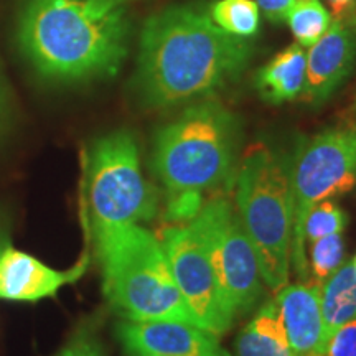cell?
Segmentation results:
<instances>
[{
  "instance_id": "ac0fdd59",
  "label": "cell",
  "mask_w": 356,
  "mask_h": 356,
  "mask_svg": "<svg viewBox=\"0 0 356 356\" xmlns=\"http://www.w3.org/2000/svg\"><path fill=\"white\" fill-rule=\"evenodd\" d=\"M208 10L213 22L234 37L251 38L259 30L261 10L254 0H216Z\"/></svg>"
},
{
  "instance_id": "ffe728a7",
  "label": "cell",
  "mask_w": 356,
  "mask_h": 356,
  "mask_svg": "<svg viewBox=\"0 0 356 356\" xmlns=\"http://www.w3.org/2000/svg\"><path fill=\"white\" fill-rule=\"evenodd\" d=\"M348 225V216L333 200H323L312 207L304 222L305 244H312L325 236L343 233Z\"/></svg>"
},
{
  "instance_id": "d6986e66",
  "label": "cell",
  "mask_w": 356,
  "mask_h": 356,
  "mask_svg": "<svg viewBox=\"0 0 356 356\" xmlns=\"http://www.w3.org/2000/svg\"><path fill=\"white\" fill-rule=\"evenodd\" d=\"M309 273L317 286L327 280L345 262V241L341 233L325 236L310 244Z\"/></svg>"
},
{
  "instance_id": "4316f807",
  "label": "cell",
  "mask_w": 356,
  "mask_h": 356,
  "mask_svg": "<svg viewBox=\"0 0 356 356\" xmlns=\"http://www.w3.org/2000/svg\"><path fill=\"white\" fill-rule=\"evenodd\" d=\"M7 244V231H6V226H3L2 220H0V249Z\"/></svg>"
},
{
  "instance_id": "9a60e30c",
  "label": "cell",
  "mask_w": 356,
  "mask_h": 356,
  "mask_svg": "<svg viewBox=\"0 0 356 356\" xmlns=\"http://www.w3.org/2000/svg\"><path fill=\"white\" fill-rule=\"evenodd\" d=\"M236 356H293L274 299L262 304L234 341Z\"/></svg>"
},
{
  "instance_id": "ba28073f",
  "label": "cell",
  "mask_w": 356,
  "mask_h": 356,
  "mask_svg": "<svg viewBox=\"0 0 356 356\" xmlns=\"http://www.w3.org/2000/svg\"><path fill=\"white\" fill-rule=\"evenodd\" d=\"M191 222L207 249L226 309L234 318L251 312L262 297L264 280L233 200L211 195Z\"/></svg>"
},
{
  "instance_id": "4fadbf2b",
  "label": "cell",
  "mask_w": 356,
  "mask_h": 356,
  "mask_svg": "<svg viewBox=\"0 0 356 356\" xmlns=\"http://www.w3.org/2000/svg\"><path fill=\"white\" fill-rule=\"evenodd\" d=\"M274 300L293 356L325 350L327 337L320 309V286L307 280L287 284L275 292Z\"/></svg>"
},
{
  "instance_id": "30bf717a",
  "label": "cell",
  "mask_w": 356,
  "mask_h": 356,
  "mask_svg": "<svg viewBox=\"0 0 356 356\" xmlns=\"http://www.w3.org/2000/svg\"><path fill=\"white\" fill-rule=\"evenodd\" d=\"M91 254L86 249L76 264L60 270L7 243L0 249V299L10 302L50 299L63 287L78 282L86 274Z\"/></svg>"
},
{
  "instance_id": "7c38bea8",
  "label": "cell",
  "mask_w": 356,
  "mask_h": 356,
  "mask_svg": "<svg viewBox=\"0 0 356 356\" xmlns=\"http://www.w3.org/2000/svg\"><path fill=\"white\" fill-rule=\"evenodd\" d=\"M356 65V32L345 20L332 22L330 29L307 50L305 86L300 97L320 106L338 91Z\"/></svg>"
},
{
  "instance_id": "83f0119b",
  "label": "cell",
  "mask_w": 356,
  "mask_h": 356,
  "mask_svg": "<svg viewBox=\"0 0 356 356\" xmlns=\"http://www.w3.org/2000/svg\"><path fill=\"white\" fill-rule=\"evenodd\" d=\"M300 356H327V355H325V350H317V351H310V353H305Z\"/></svg>"
},
{
  "instance_id": "5bb4252c",
  "label": "cell",
  "mask_w": 356,
  "mask_h": 356,
  "mask_svg": "<svg viewBox=\"0 0 356 356\" xmlns=\"http://www.w3.org/2000/svg\"><path fill=\"white\" fill-rule=\"evenodd\" d=\"M305 73L307 51L299 43H293L257 70L254 86L262 99L279 106L302 96Z\"/></svg>"
},
{
  "instance_id": "2e32d148",
  "label": "cell",
  "mask_w": 356,
  "mask_h": 356,
  "mask_svg": "<svg viewBox=\"0 0 356 356\" xmlns=\"http://www.w3.org/2000/svg\"><path fill=\"white\" fill-rule=\"evenodd\" d=\"M320 309L327 338L356 318V270L351 261H345L320 286Z\"/></svg>"
},
{
  "instance_id": "d4e9b609",
  "label": "cell",
  "mask_w": 356,
  "mask_h": 356,
  "mask_svg": "<svg viewBox=\"0 0 356 356\" xmlns=\"http://www.w3.org/2000/svg\"><path fill=\"white\" fill-rule=\"evenodd\" d=\"M8 113V91L6 86V81H3L2 74H0V126L6 121Z\"/></svg>"
},
{
  "instance_id": "f1b7e54d",
  "label": "cell",
  "mask_w": 356,
  "mask_h": 356,
  "mask_svg": "<svg viewBox=\"0 0 356 356\" xmlns=\"http://www.w3.org/2000/svg\"><path fill=\"white\" fill-rule=\"evenodd\" d=\"M351 264H353V267H355V270H356V256L353 257V259H351Z\"/></svg>"
},
{
  "instance_id": "cb8c5ba5",
  "label": "cell",
  "mask_w": 356,
  "mask_h": 356,
  "mask_svg": "<svg viewBox=\"0 0 356 356\" xmlns=\"http://www.w3.org/2000/svg\"><path fill=\"white\" fill-rule=\"evenodd\" d=\"M328 6L332 8V13L335 15V20H345L351 15L355 8V0H328Z\"/></svg>"
},
{
  "instance_id": "9c48e42d",
  "label": "cell",
  "mask_w": 356,
  "mask_h": 356,
  "mask_svg": "<svg viewBox=\"0 0 356 356\" xmlns=\"http://www.w3.org/2000/svg\"><path fill=\"white\" fill-rule=\"evenodd\" d=\"M163 251L181 297L198 327L221 337L234 323L222 302L218 280L193 222L170 225L160 236Z\"/></svg>"
},
{
  "instance_id": "e0dca14e",
  "label": "cell",
  "mask_w": 356,
  "mask_h": 356,
  "mask_svg": "<svg viewBox=\"0 0 356 356\" xmlns=\"http://www.w3.org/2000/svg\"><path fill=\"white\" fill-rule=\"evenodd\" d=\"M286 22L297 43L309 48L327 33L332 17L320 0H296Z\"/></svg>"
},
{
  "instance_id": "5b68a950",
  "label": "cell",
  "mask_w": 356,
  "mask_h": 356,
  "mask_svg": "<svg viewBox=\"0 0 356 356\" xmlns=\"http://www.w3.org/2000/svg\"><path fill=\"white\" fill-rule=\"evenodd\" d=\"M234 208L274 293L291 280V160L267 145L248 150L234 173Z\"/></svg>"
},
{
  "instance_id": "484cf974",
  "label": "cell",
  "mask_w": 356,
  "mask_h": 356,
  "mask_svg": "<svg viewBox=\"0 0 356 356\" xmlns=\"http://www.w3.org/2000/svg\"><path fill=\"white\" fill-rule=\"evenodd\" d=\"M97 2L106 3V6H113V7H124L127 2H132V0H97Z\"/></svg>"
},
{
  "instance_id": "603a6c76",
  "label": "cell",
  "mask_w": 356,
  "mask_h": 356,
  "mask_svg": "<svg viewBox=\"0 0 356 356\" xmlns=\"http://www.w3.org/2000/svg\"><path fill=\"white\" fill-rule=\"evenodd\" d=\"M259 10L270 22H286V17L291 10L296 0H254Z\"/></svg>"
},
{
  "instance_id": "7a4b0ae2",
  "label": "cell",
  "mask_w": 356,
  "mask_h": 356,
  "mask_svg": "<svg viewBox=\"0 0 356 356\" xmlns=\"http://www.w3.org/2000/svg\"><path fill=\"white\" fill-rule=\"evenodd\" d=\"M126 7L97 0H26L17 40L40 76L81 83L114 76L129 51Z\"/></svg>"
},
{
  "instance_id": "6da1fadb",
  "label": "cell",
  "mask_w": 356,
  "mask_h": 356,
  "mask_svg": "<svg viewBox=\"0 0 356 356\" xmlns=\"http://www.w3.org/2000/svg\"><path fill=\"white\" fill-rule=\"evenodd\" d=\"M251 53V42L221 30L207 6L163 8L142 26L137 96L149 109L210 97L243 73Z\"/></svg>"
},
{
  "instance_id": "8992f818",
  "label": "cell",
  "mask_w": 356,
  "mask_h": 356,
  "mask_svg": "<svg viewBox=\"0 0 356 356\" xmlns=\"http://www.w3.org/2000/svg\"><path fill=\"white\" fill-rule=\"evenodd\" d=\"M84 175V229L92 239L157 215L159 193L142 172L139 144L131 131L99 137L89 150Z\"/></svg>"
},
{
  "instance_id": "7402d4cb",
  "label": "cell",
  "mask_w": 356,
  "mask_h": 356,
  "mask_svg": "<svg viewBox=\"0 0 356 356\" xmlns=\"http://www.w3.org/2000/svg\"><path fill=\"white\" fill-rule=\"evenodd\" d=\"M327 356H356V318L341 325L327 338L325 343Z\"/></svg>"
},
{
  "instance_id": "52a82bcc",
  "label": "cell",
  "mask_w": 356,
  "mask_h": 356,
  "mask_svg": "<svg viewBox=\"0 0 356 356\" xmlns=\"http://www.w3.org/2000/svg\"><path fill=\"white\" fill-rule=\"evenodd\" d=\"M356 185V127H328L307 139L291 162V269L309 277L304 222L312 207L348 193Z\"/></svg>"
},
{
  "instance_id": "3957f363",
  "label": "cell",
  "mask_w": 356,
  "mask_h": 356,
  "mask_svg": "<svg viewBox=\"0 0 356 356\" xmlns=\"http://www.w3.org/2000/svg\"><path fill=\"white\" fill-rule=\"evenodd\" d=\"M241 147L238 115L213 97L191 102L155 132L152 172L167 197L208 198L233 185Z\"/></svg>"
},
{
  "instance_id": "8fae6325",
  "label": "cell",
  "mask_w": 356,
  "mask_h": 356,
  "mask_svg": "<svg viewBox=\"0 0 356 356\" xmlns=\"http://www.w3.org/2000/svg\"><path fill=\"white\" fill-rule=\"evenodd\" d=\"M115 337L129 356H233L213 333L181 322L121 320Z\"/></svg>"
},
{
  "instance_id": "44dd1931",
  "label": "cell",
  "mask_w": 356,
  "mask_h": 356,
  "mask_svg": "<svg viewBox=\"0 0 356 356\" xmlns=\"http://www.w3.org/2000/svg\"><path fill=\"white\" fill-rule=\"evenodd\" d=\"M56 356H106V353L96 332L89 327H81Z\"/></svg>"
},
{
  "instance_id": "277c9868",
  "label": "cell",
  "mask_w": 356,
  "mask_h": 356,
  "mask_svg": "<svg viewBox=\"0 0 356 356\" xmlns=\"http://www.w3.org/2000/svg\"><path fill=\"white\" fill-rule=\"evenodd\" d=\"M102 291L121 320L197 325L173 277L162 243L142 225L95 239Z\"/></svg>"
}]
</instances>
